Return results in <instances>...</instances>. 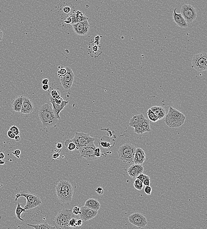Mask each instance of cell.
<instances>
[{
	"instance_id": "cell-3",
	"label": "cell",
	"mask_w": 207,
	"mask_h": 229,
	"mask_svg": "<svg viewBox=\"0 0 207 229\" xmlns=\"http://www.w3.org/2000/svg\"><path fill=\"white\" fill-rule=\"evenodd\" d=\"M72 213V210L64 209L59 212L53 221V224L56 229H70L68 227L69 221L73 218L77 217Z\"/></svg>"
},
{
	"instance_id": "cell-14",
	"label": "cell",
	"mask_w": 207,
	"mask_h": 229,
	"mask_svg": "<svg viewBox=\"0 0 207 229\" xmlns=\"http://www.w3.org/2000/svg\"><path fill=\"white\" fill-rule=\"evenodd\" d=\"M144 170V167L142 165L134 164L129 168L128 173L132 178H136L138 175L143 172Z\"/></svg>"
},
{
	"instance_id": "cell-33",
	"label": "cell",
	"mask_w": 207,
	"mask_h": 229,
	"mask_svg": "<svg viewBox=\"0 0 207 229\" xmlns=\"http://www.w3.org/2000/svg\"><path fill=\"white\" fill-rule=\"evenodd\" d=\"M77 217L73 218H72L68 223V226L70 229L75 228H77L76 226V222H77Z\"/></svg>"
},
{
	"instance_id": "cell-34",
	"label": "cell",
	"mask_w": 207,
	"mask_h": 229,
	"mask_svg": "<svg viewBox=\"0 0 207 229\" xmlns=\"http://www.w3.org/2000/svg\"><path fill=\"white\" fill-rule=\"evenodd\" d=\"M9 130H11L16 135H20V131L18 127L15 125L11 126L9 128Z\"/></svg>"
},
{
	"instance_id": "cell-42",
	"label": "cell",
	"mask_w": 207,
	"mask_h": 229,
	"mask_svg": "<svg viewBox=\"0 0 207 229\" xmlns=\"http://www.w3.org/2000/svg\"><path fill=\"white\" fill-rule=\"evenodd\" d=\"M53 101L55 102V103H57V104H61L63 102L64 100L63 99L62 97H58V98H53Z\"/></svg>"
},
{
	"instance_id": "cell-32",
	"label": "cell",
	"mask_w": 207,
	"mask_h": 229,
	"mask_svg": "<svg viewBox=\"0 0 207 229\" xmlns=\"http://www.w3.org/2000/svg\"><path fill=\"white\" fill-rule=\"evenodd\" d=\"M59 68V70L58 71V76L59 78H62L67 73V70L66 67H58Z\"/></svg>"
},
{
	"instance_id": "cell-35",
	"label": "cell",
	"mask_w": 207,
	"mask_h": 229,
	"mask_svg": "<svg viewBox=\"0 0 207 229\" xmlns=\"http://www.w3.org/2000/svg\"><path fill=\"white\" fill-rule=\"evenodd\" d=\"M134 128V132L136 133L137 134H143L145 133L144 129L141 126H137L135 127Z\"/></svg>"
},
{
	"instance_id": "cell-13",
	"label": "cell",
	"mask_w": 207,
	"mask_h": 229,
	"mask_svg": "<svg viewBox=\"0 0 207 229\" xmlns=\"http://www.w3.org/2000/svg\"><path fill=\"white\" fill-rule=\"evenodd\" d=\"M81 213L79 215V218L83 221H87L94 218L97 215L98 211L92 209L86 206L80 208Z\"/></svg>"
},
{
	"instance_id": "cell-25",
	"label": "cell",
	"mask_w": 207,
	"mask_h": 229,
	"mask_svg": "<svg viewBox=\"0 0 207 229\" xmlns=\"http://www.w3.org/2000/svg\"><path fill=\"white\" fill-rule=\"evenodd\" d=\"M27 225L29 227H32L35 229H54L56 228L55 227H52L47 223H40V224L32 225V224H27Z\"/></svg>"
},
{
	"instance_id": "cell-17",
	"label": "cell",
	"mask_w": 207,
	"mask_h": 229,
	"mask_svg": "<svg viewBox=\"0 0 207 229\" xmlns=\"http://www.w3.org/2000/svg\"><path fill=\"white\" fill-rule=\"evenodd\" d=\"M58 199L63 203H67L71 201L73 196V192L63 191H56Z\"/></svg>"
},
{
	"instance_id": "cell-44",
	"label": "cell",
	"mask_w": 207,
	"mask_h": 229,
	"mask_svg": "<svg viewBox=\"0 0 207 229\" xmlns=\"http://www.w3.org/2000/svg\"><path fill=\"white\" fill-rule=\"evenodd\" d=\"M100 144L101 146L105 148H109L110 147V145L111 144H110L109 143H107V142H100Z\"/></svg>"
},
{
	"instance_id": "cell-46",
	"label": "cell",
	"mask_w": 207,
	"mask_h": 229,
	"mask_svg": "<svg viewBox=\"0 0 207 229\" xmlns=\"http://www.w3.org/2000/svg\"><path fill=\"white\" fill-rule=\"evenodd\" d=\"M145 176H146V174H143V173H142L141 174H140V175H138V176H137L136 178H138V179H140V180H141V181H142V183H143V181H144V180H145Z\"/></svg>"
},
{
	"instance_id": "cell-55",
	"label": "cell",
	"mask_w": 207,
	"mask_h": 229,
	"mask_svg": "<svg viewBox=\"0 0 207 229\" xmlns=\"http://www.w3.org/2000/svg\"><path fill=\"white\" fill-rule=\"evenodd\" d=\"M5 157V155L4 153L3 152H0V160H3Z\"/></svg>"
},
{
	"instance_id": "cell-21",
	"label": "cell",
	"mask_w": 207,
	"mask_h": 229,
	"mask_svg": "<svg viewBox=\"0 0 207 229\" xmlns=\"http://www.w3.org/2000/svg\"><path fill=\"white\" fill-rule=\"evenodd\" d=\"M145 118V116L142 114L134 115L130 119L129 125L133 128L137 126L142 127V123Z\"/></svg>"
},
{
	"instance_id": "cell-27",
	"label": "cell",
	"mask_w": 207,
	"mask_h": 229,
	"mask_svg": "<svg viewBox=\"0 0 207 229\" xmlns=\"http://www.w3.org/2000/svg\"><path fill=\"white\" fill-rule=\"evenodd\" d=\"M147 114L148 119L150 121L152 122H156L159 120L158 117L156 116V114H154V112L151 110L150 108L147 111Z\"/></svg>"
},
{
	"instance_id": "cell-50",
	"label": "cell",
	"mask_w": 207,
	"mask_h": 229,
	"mask_svg": "<svg viewBox=\"0 0 207 229\" xmlns=\"http://www.w3.org/2000/svg\"><path fill=\"white\" fill-rule=\"evenodd\" d=\"M60 156V152H56V153H54L53 154V159H58Z\"/></svg>"
},
{
	"instance_id": "cell-16",
	"label": "cell",
	"mask_w": 207,
	"mask_h": 229,
	"mask_svg": "<svg viewBox=\"0 0 207 229\" xmlns=\"http://www.w3.org/2000/svg\"><path fill=\"white\" fill-rule=\"evenodd\" d=\"M68 101L66 100V101H64L61 104H57L53 101V97H50L49 103H51L52 105L53 111L56 114L58 120H60V115H59L60 112L64 109L65 106L68 104Z\"/></svg>"
},
{
	"instance_id": "cell-45",
	"label": "cell",
	"mask_w": 207,
	"mask_h": 229,
	"mask_svg": "<svg viewBox=\"0 0 207 229\" xmlns=\"http://www.w3.org/2000/svg\"><path fill=\"white\" fill-rule=\"evenodd\" d=\"M7 134V136H8V137L11 138V139H14V137L16 136V135L11 130H9L8 131Z\"/></svg>"
},
{
	"instance_id": "cell-15",
	"label": "cell",
	"mask_w": 207,
	"mask_h": 229,
	"mask_svg": "<svg viewBox=\"0 0 207 229\" xmlns=\"http://www.w3.org/2000/svg\"><path fill=\"white\" fill-rule=\"evenodd\" d=\"M34 110V106L31 100L28 97H24L21 113L24 114H29L32 113Z\"/></svg>"
},
{
	"instance_id": "cell-49",
	"label": "cell",
	"mask_w": 207,
	"mask_h": 229,
	"mask_svg": "<svg viewBox=\"0 0 207 229\" xmlns=\"http://www.w3.org/2000/svg\"><path fill=\"white\" fill-rule=\"evenodd\" d=\"M83 224V220L81 219H77V222H76V226L77 227H81Z\"/></svg>"
},
{
	"instance_id": "cell-48",
	"label": "cell",
	"mask_w": 207,
	"mask_h": 229,
	"mask_svg": "<svg viewBox=\"0 0 207 229\" xmlns=\"http://www.w3.org/2000/svg\"><path fill=\"white\" fill-rule=\"evenodd\" d=\"M72 19L70 16L67 17L64 20V23L66 24H71Z\"/></svg>"
},
{
	"instance_id": "cell-26",
	"label": "cell",
	"mask_w": 207,
	"mask_h": 229,
	"mask_svg": "<svg viewBox=\"0 0 207 229\" xmlns=\"http://www.w3.org/2000/svg\"><path fill=\"white\" fill-rule=\"evenodd\" d=\"M24 212H27V211L24 208H22L21 204L18 202L17 208H16V210H15L16 217L18 219L21 220V221H24L25 219H23L21 218V215Z\"/></svg>"
},
{
	"instance_id": "cell-20",
	"label": "cell",
	"mask_w": 207,
	"mask_h": 229,
	"mask_svg": "<svg viewBox=\"0 0 207 229\" xmlns=\"http://www.w3.org/2000/svg\"><path fill=\"white\" fill-rule=\"evenodd\" d=\"M56 191H68L73 192V189L71 183L66 180H62L58 183L56 187Z\"/></svg>"
},
{
	"instance_id": "cell-37",
	"label": "cell",
	"mask_w": 207,
	"mask_h": 229,
	"mask_svg": "<svg viewBox=\"0 0 207 229\" xmlns=\"http://www.w3.org/2000/svg\"><path fill=\"white\" fill-rule=\"evenodd\" d=\"M72 213L76 215H79L81 213V209L79 207L75 206L72 210Z\"/></svg>"
},
{
	"instance_id": "cell-1",
	"label": "cell",
	"mask_w": 207,
	"mask_h": 229,
	"mask_svg": "<svg viewBox=\"0 0 207 229\" xmlns=\"http://www.w3.org/2000/svg\"><path fill=\"white\" fill-rule=\"evenodd\" d=\"M39 116L44 129H49L55 126L59 121L52 108L49 103L42 105L39 109Z\"/></svg>"
},
{
	"instance_id": "cell-57",
	"label": "cell",
	"mask_w": 207,
	"mask_h": 229,
	"mask_svg": "<svg viewBox=\"0 0 207 229\" xmlns=\"http://www.w3.org/2000/svg\"><path fill=\"white\" fill-rule=\"evenodd\" d=\"M1 41H1V40H0V42H1Z\"/></svg>"
},
{
	"instance_id": "cell-52",
	"label": "cell",
	"mask_w": 207,
	"mask_h": 229,
	"mask_svg": "<svg viewBox=\"0 0 207 229\" xmlns=\"http://www.w3.org/2000/svg\"><path fill=\"white\" fill-rule=\"evenodd\" d=\"M62 147L63 145L62 143H58L56 145V148L59 149H61L62 148Z\"/></svg>"
},
{
	"instance_id": "cell-39",
	"label": "cell",
	"mask_w": 207,
	"mask_h": 229,
	"mask_svg": "<svg viewBox=\"0 0 207 229\" xmlns=\"http://www.w3.org/2000/svg\"><path fill=\"white\" fill-rule=\"evenodd\" d=\"M143 183L145 186H150V178L149 176L146 175L144 181H143Z\"/></svg>"
},
{
	"instance_id": "cell-19",
	"label": "cell",
	"mask_w": 207,
	"mask_h": 229,
	"mask_svg": "<svg viewBox=\"0 0 207 229\" xmlns=\"http://www.w3.org/2000/svg\"><path fill=\"white\" fill-rule=\"evenodd\" d=\"M176 9L177 8L174 9L172 14L173 19L174 23L181 28H186L188 27L187 23L186 21L181 13H177L176 12Z\"/></svg>"
},
{
	"instance_id": "cell-4",
	"label": "cell",
	"mask_w": 207,
	"mask_h": 229,
	"mask_svg": "<svg viewBox=\"0 0 207 229\" xmlns=\"http://www.w3.org/2000/svg\"><path fill=\"white\" fill-rule=\"evenodd\" d=\"M136 148L131 144L126 143L119 148L118 154L121 160L126 164L133 163V157Z\"/></svg>"
},
{
	"instance_id": "cell-41",
	"label": "cell",
	"mask_w": 207,
	"mask_h": 229,
	"mask_svg": "<svg viewBox=\"0 0 207 229\" xmlns=\"http://www.w3.org/2000/svg\"><path fill=\"white\" fill-rule=\"evenodd\" d=\"M12 153L16 157L19 159L20 158V155L21 154V151L20 150L16 149L14 152H12Z\"/></svg>"
},
{
	"instance_id": "cell-24",
	"label": "cell",
	"mask_w": 207,
	"mask_h": 229,
	"mask_svg": "<svg viewBox=\"0 0 207 229\" xmlns=\"http://www.w3.org/2000/svg\"><path fill=\"white\" fill-rule=\"evenodd\" d=\"M150 109L156 114L159 120H162L165 116V110L162 107L154 106L151 108Z\"/></svg>"
},
{
	"instance_id": "cell-5",
	"label": "cell",
	"mask_w": 207,
	"mask_h": 229,
	"mask_svg": "<svg viewBox=\"0 0 207 229\" xmlns=\"http://www.w3.org/2000/svg\"><path fill=\"white\" fill-rule=\"evenodd\" d=\"M21 196H23L26 199V204L24 207L26 210L34 209L41 205L42 200L40 197L33 193H30L27 191H22L18 193L15 195V201H17L18 198Z\"/></svg>"
},
{
	"instance_id": "cell-29",
	"label": "cell",
	"mask_w": 207,
	"mask_h": 229,
	"mask_svg": "<svg viewBox=\"0 0 207 229\" xmlns=\"http://www.w3.org/2000/svg\"><path fill=\"white\" fill-rule=\"evenodd\" d=\"M142 127L144 129L145 133L151 131V129L150 128V125L149 120H148L147 119L145 118L144 121L142 124Z\"/></svg>"
},
{
	"instance_id": "cell-51",
	"label": "cell",
	"mask_w": 207,
	"mask_h": 229,
	"mask_svg": "<svg viewBox=\"0 0 207 229\" xmlns=\"http://www.w3.org/2000/svg\"><path fill=\"white\" fill-rule=\"evenodd\" d=\"M49 88V86L48 84L43 85V86H42V88H43V90H45V91L48 90Z\"/></svg>"
},
{
	"instance_id": "cell-38",
	"label": "cell",
	"mask_w": 207,
	"mask_h": 229,
	"mask_svg": "<svg viewBox=\"0 0 207 229\" xmlns=\"http://www.w3.org/2000/svg\"><path fill=\"white\" fill-rule=\"evenodd\" d=\"M144 191H145V193L146 194H147L148 195H150L151 194V192H152V189L150 186H146L145 187Z\"/></svg>"
},
{
	"instance_id": "cell-28",
	"label": "cell",
	"mask_w": 207,
	"mask_h": 229,
	"mask_svg": "<svg viewBox=\"0 0 207 229\" xmlns=\"http://www.w3.org/2000/svg\"><path fill=\"white\" fill-rule=\"evenodd\" d=\"M65 145L70 151H72L76 149V145L71 140H66Z\"/></svg>"
},
{
	"instance_id": "cell-56",
	"label": "cell",
	"mask_w": 207,
	"mask_h": 229,
	"mask_svg": "<svg viewBox=\"0 0 207 229\" xmlns=\"http://www.w3.org/2000/svg\"><path fill=\"white\" fill-rule=\"evenodd\" d=\"M5 161L4 160H0V165H5Z\"/></svg>"
},
{
	"instance_id": "cell-7",
	"label": "cell",
	"mask_w": 207,
	"mask_h": 229,
	"mask_svg": "<svg viewBox=\"0 0 207 229\" xmlns=\"http://www.w3.org/2000/svg\"><path fill=\"white\" fill-rule=\"evenodd\" d=\"M192 67L199 72L207 70L206 52H201L194 55L192 61Z\"/></svg>"
},
{
	"instance_id": "cell-2",
	"label": "cell",
	"mask_w": 207,
	"mask_h": 229,
	"mask_svg": "<svg viewBox=\"0 0 207 229\" xmlns=\"http://www.w3.org/2000/svg\"><path fill=\"white\" fill-rule=\"evenodd\" d=\"M185 120L186 116L183 113L170 107L164 121L167 125L170 127L177 128L183 124Z\"/></svg>"
},
{
	"instance_id": "cell-30",
	"label": "cell",
	"mask_w": 207,
	"mask_h": 229,
	"mask_svg": "<svg viewBox=\"0 0 207 229\" xmlns=\"http://www.w3.org/2000/svg\"><path fill=\"white\" fill-rule=\"evenodd\" d=\"M77 15V23L81 22L85 20H88V18L83 14L82 12L79 10L76 11Z\"/></svg>"
},
{
	"instance_id": "cell-11",
	"label": "cell",
	"mask_w": 207,
	"mask_h": 229,
	"mask_svg": "<svg viewBox=\"0 0 207 229\" xmlns=\"http://www.w3.org/2000/svg\"><path fill=\"white\" fill-rule=\"evenodd\" d=\"M71 25L74 32L77 35L84 36L88 34L89 31L90 25L88 20Z\"/></svg>"
},
{
	"instance_id": "cell-47",
	"label": "cell",
	"mask_w": 207,
	"mask_h": 229,
	"mask_svg": "<svg viewBox=\"0 0 207 229\" xmlns=\"http://www.w3.org/2000/svg\"><path fill=\"white\" fill-rule=\"evenodd\" d=\"M63 11L66 14H68L71 11V8L70 7H65L63 8Z\"/></svg>"
},
{
	"instance_id": "cell-9",
	"label": "cell",
	"mask_w": 207,
	"mask_h": 229,
	"mask_svg": "<svg viewBox=\"0 0 207 229\" xmlns=\"http://www.w3.org/2000/svg\"><path fill=\"white\" fill-rule=\"evenodd\" d=\"M128 219L129 223L139 228L144 227L148 223L146 217L140 213H133L129 216Z\"/></svg>"
},
{
	"instance_id": "cell-36",
	"label": "cell",
	"mask_w": 207,
	"mask_h": 229,
	"mask_svg": "<svg viewBox=\"0 0 207 229\" xmlns=\"http://www.w3.org/2000/svg\"><path fill=\"white\" fill-rule=\"evenodd\" d=\"M50 94L53 98H58V97H61V93L59 90H52L50 93Z\"/></svg>"
},
{
	"instance_id": "cell-22",
	"label": "cell",
	"mask_w": 207,
	"mask_h": 229,
	"mask_svg": "<svg viewBox=\"0 0 207 229\" xmlns=\"http://www.w3.org/2000/svg\"><path fill=\"white\" fill-rule=\"evenodd\" d=\"M24 97L23 96H19L12 101V108L14 111L21 112Z\"/></svg>"
},
{
	"instance_id": "cell-6",
	"label": "cell",
	"mask_w": 207,
	"mask_h": 229,
	"mask_svg": "<svg viewBox=\"0 0 207 229\" xmlns=\"http://www.w3.org/2000/svg\"><path fill=\"white\" fill-rule=\"evenodd\" d=\"M95 138L91 137L88 133L83 132H77L75 133V137L72 140L75 143L76 149L79 150L85 146L94 144Z\"/></svg>"
},
{
	"instance_id": "cell-54",
	"label": "cell",
	"mask_w": 207,
	"mask_h": 229,
	"mask_svg": "<svg viewBox=\"0 0 207 229\" xmlns=\"http://www.w3.org/2000/svg\"><path fill=\"white\" fill-rule=\"evenodd\" d=\"M14 139H15L16 142H19L21 140V137H20V135H16Z\"/></svg>"
},
{
	"instance_id": "cell-43",
	"label": "cell",
	"mask_w": 207,
	"mask_h": 229,
	"mask_svg": "<svg viewBox=\"0 0 207 229\" xmlns=\"http://www.w3.org/2000/svg\"><path fill=\"white\" fill-rule=\"evenodd\" d=\"M95 191H96V192L98 194L100 195H103L104 193V189L102 188L101 187H98L95 190Z\"/></svg>"
},
{
	"instance_id": "cell-18",
	"label": "cell",
	"mask_w": 207,
	"mask_h": 229,
	"mask_svg": "<svg viewBox=\"0 0 207 229\" xmlns=\"http://www.w3.org/2000/svg\"><path fill=\"white\" fill-rule=\"evenodd\" d=\"M146 159V155L144 150L140 148H136L133 157V163L142 165Z\"/></svg>"
},
{
	"instance_id": "cell-10",
	"label": "cell",
	"mask_w": 207,
	"mask_h": 229,
	"mask_svg": "<svg viewBox=\"0 0 207 229\" xmlns=\"http://www.w3.org/2000/svg\"><path fill=\"white\" fill-rule=\"evenodd\" d=\"M66 68L67 70L66 74L63 77L60 78V83L65 89H68L71 88L73 83L75 74L70 67H66Z\"/></svg>"
},
{
	"instance_id": "cell-53",
	"label": "cell",
	"mask_w": 207,
	"mask_h": 229,
	"mask_svg": "<svg viewBox=\"0 0 207 229\" xmlns=\"http://www.w3.org/2000/svg\"><path fill=\"white\" fill-rule=\"evenodd\" d=\"M42 84H43V85L48 84V83H49L48 79H44V80H42Z\"/></svg>"
},
{
	"instance_id": "cell-23",
	"label": "cell",
	"mask_w": 207,
	"mask_h": 229,
	"mask_svg": "<svg viewBox=\"0 0 207 229\" xmlns=\"http://www.w3.org/2000/svg\"><path fill=\"white\" fill-rule=\"evenodd\" d=\"M84 206L95 210L98 211L100 208V204L98 200L93 198H90L86 201Z\"/></svg>"
},
{
	"instance_id": "cell-40",
	"label": "cell",
	"mask_w": 207,
	"mask_h": 229,
	"mask_svg": "<svg viewBox=\"0 0 207 229\" xmlns=\"http://www.w3.org/2000/svg\"><path fill=\"white\" fill-rule=\"evenodd\" d=\"M94 155H95V157H97V158H99L100 157L101 153L100 149V148L96 147L95 149V151H94Z\"/></svg>"
},
{
	"instance_id": "cell-8",
	"label": "cell",
	"mask_w": 207,
	"mask_h": 229,
	"mask_svg": "<svg viewBox=\"0 0 207 229\" xmlns=\"http://www.w3.org/2000/svg\"><path fill=\"white\" fill-rule=\"evenodd\" d=\"M181 14L187 23L193 22L197 17L196 10L194 7L188 4L182 6Z\"/></svg>"
},
{
	"instance_id": "cell-12",
	"label": "cell",
	"mask_w": 207,
	"mask_h": 229,
	"mask_svg": "<svg viewBox=\"0 0 207 229\" xmlns=\"http://www.w3.org/2000/svg\"><path fill=\"white\" fill-rule=\"evenodd\" d=\"M96 147L95 144L88 145L78 150L81 153V157L86 158L88 160H93L98 159L94 155V151Z\"/></svg>"
},
{
	"instance_id": "cell-31",
	"label": "cell",
	"mask_w": 207,
	"mask_h": 229,
	"mask_svg": "<svg viewBox=\"0 0 207 229\" xmlns=\"http://www.w3.org/2000/svg\"><path fill=\"white\" fill-rule=\"evenodd\" d=\"M134 188L138 190H141L143 188L144 184L140 179L136 178L133 183Z\"/></svg>"
}]
</instances>
